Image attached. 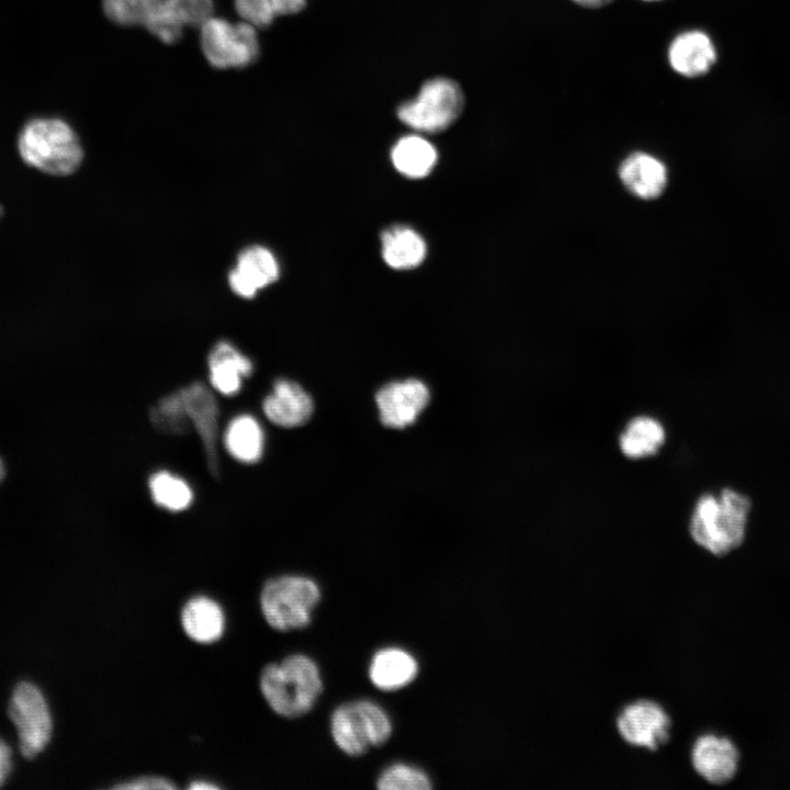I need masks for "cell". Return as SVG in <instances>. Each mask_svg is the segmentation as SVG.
<instances>
[{
	"label": "cell",
	"mask_w": 790,
	"mask_h": 790,
	"mask_svg": "<svg viewBox=\"0 0 790 790\" xmlns=\"http://www.w3.org/2000/svg\"><path fill=\"white\" fill-rule=\"evenodd\" d=\"M751 511V498L736 489L726 487L718 494L706 493L692 508L689 534L709 553L726 555L744 542Z\"/></svg>",
	"instance_id": "cell-1"
},
{
	"label": "cell",
	"mask_w": 790,
	"mask_h": 790,
	"mask_svg": "<svg viewBox=\"0 0 790 790\" xmlns=\"http://www.w3.org/2000/svg\"><path fill=\"white\" fill-rule=\"evenodd\" d=\"M259 686L270 708L290 719L309 712L324 688L318 665L304 654H293L264 666Z\"/></svg>",
	"instance_id": "cell-2"
},
{
	"label": "cell",
	"mask_w": 790,
	"mask_h": 790,
	"mask_svg": "<svg viewBox=\"0 0 790 790\" xmlns=\"http://www.w3.org/2000/svg\"><path fill=\"white\" fill-rule=\"evenodd\" d=\"M19 151L30 166L54 176L75 172L83 159L76 132L59 119H34L19 135Z\"/></svg>",
	"instance_id": "cell-3"
},
{
	"label": "cell",
	"mask_w": 790,
	"mask_h": 790,
	"mask_svg": "<svg viewBox=\"0 0 790 790\" xmlns=\"http://www.w3.org/2000/svg\"><path fill=\"white\" fill-rule=\"evenodd\" d=\"M320 599V588L312 578L282 575L266 582L260 608L271 628L285 632L307 627Z\"/></svg>",
	"instance_id": "cell-4"
},
{
	"label": "cell",
	"mask_w": 790,
	"mask_h": 790,
	"mask_svg": "<svg viewBox=\"0 0 790 790\" xmlns=\"http://www.w3.org/2000/svg\"><path fill=\"white\" fill-rule=\"evenodd\" d=\"M336 745L349 756H361L385 744L393 725L386 711L371 700H354L338 706L330 718Z\"/></svg>",
	"instance_id": "cell-5"
},
{
	"label": "cell",
	"mask_w": 790,
	"mask_h": 790,
	"mask_svg": "<svg viewBox=\"0 0 790 790\" xmlns=\"http://www.w3.org/2000/svg\"><path fill=\"white\" fill-rule=\"evenodd\" d=\"M463 106L460 86L448 78H435L421 87L415 99L398 106L397 116L415 131L438 133L454 123Z\"/></svg>",
	"instance_id": "cell-6"
},
{
	"label": "cell",
	"mask_w": 790,
	"mask_h": 790,
	"mask_svg": "<svg viewBox=\"0 0 790 790\" xmlns=\"http://www.w3.org/2000/svg\"><path fill=\"white\" fill-rule=\"evenodd\" d=\"M200 44L208 64L217 69L244 68L259 55L257 29L212 16L200 27Z\"/></svg>",
	"instance_id": "cell-7"
},
{
	"label": "cell",
	"mask_w": 790,
	"mask_h": 790,
	"mask_svg": "<svg viewBox=\"0 0 790 790\" xmlns=\"http://www.w3.org/2000/svg\"><path fill=\"white\" fill-rule=\"evenodd\" d=\"M9 714L16 727L23 756L31 758L41 753L53 730L50 711L42 691L31 682L19 684L10 700Z\"/></svg>",
	"instance_id": "cell-8"
},
{
	"label": "cell",
	"mask_w": 790,
	"mask_h": 790,
	"mask_svg": "<svg viewBox=\"0 0 790 790\" xmlns=\"http://www.w3.org/2000/svg\"><path fill=\"white\" fill-rule=\"evenodd\" d=\"M616 726L629 745L654 752L669 741L672 718L658 702L639 699L622 708L617 715Z\"/></svg>",
	"instance_id": "cell-9"
},
{
	"label": "cell",
	"mask_w": 790,
	"mask_h": 790,
	"mask_svg": "<svg viewBox=\"0 0 790 790\" xmlns=\"http://www.w3.org/2000/svg\"><path fill=\"white\" fill-rule=\"evenodd\" d=\"M191 427L199 435L212 475L219 474L217 452L219 409L211 390L201 382H193L179 390Z\"/></svg>",
	"instance_id": "cell-10"
},
{
	"label": "cell",
	"mask_w": 790,
	"mask_h": 790,
	"mask_svg": "<svg viewBox=\"0 0 790 790\" xmlns=\"http://www.w3.org/2000/svg\"><path fill=\"white\" fill-rule=\"evenodd\" d=\"M375 399L382 424L403 429L413 425L427 407L430 392L424 382L408 379L384 385Z\"/></svg>",
	"instance_id": "cell-11"
},
{
	"label": "cell",
	"mask_w": 790,
	"mask_h": 790,
	"mask_svg": "<svg viewBox=\"0 0 790 790\" xmlns=\"http://www.w3.org/2000/svg\"><path fill=\"white\" fill-rule=\"evenodd\" d=\"M213 0H160L145 27L161 42L172 44L184 27L200 29L213 16Z\"/></svg>",
	"instance_id": "cell-12"
},
{
	"label": "cell",
	"mask_w": 790,
	"mask_h": 790,
	"mask_svg": "<svg viewBox=\"0 0 790 790\" xmlns=\"http://www.w3.org/2000/svg\"><path fill=\"white\" fill-rule=\"evenodd\" d=\"M690 759L701 778L712 785H723L736 774L738 752L729 738L704 734L695 741Z\"/></svg>",
	"instance_id": "cell-13"
},
{
	"label": "cell",
	"mask_w": 790,
	"mask_h": 790,
	"mask_svg": "<svg viewBox=\"0 0 790 790\" xmlns=\"http://www.w3.org/2000/svg\"><path fill=\"white\" fill-rule=\"evenodd\" d=\"M279 275L280 266L275 256L266 247L250 246L238 255L228 282L237 295L252 298L259 290L275 282Z\"/></svg>",
	"instance_id": "cell-14"
},
{
	"label": "cell",
	"mask_w": 790,
	"mask_h": 790,
	"mask_svg": "<svg viewBox=\"0 0 790 790\" xmlns=\"http://www.w3.org/2000/svg\"><path fill=\"white\" fill-rule=\"evenodd\" d=\"M262 410L272 424L283 428H295L308 421L314 410V403L300 384L279 379L264 397Z\"/></svg>",
	"instance_id": "cell-15"
},
{
	"label": "cell",
	"mask_w": 790,
	"mask_h": 790,
	"mask_svg": "<svg viewBox=\"0 0 790 790\" xmlns=\"http://www.w3.org/2000/svg\"><path fill=\"white\" fill-rule=\"evenodd\" d=\"M212 387L224 396H234L242 387V380L252 374L251 360L228 341H218L207 358Z\"/></svg>",
	"instance_id": "cell-16"
},
{
	"label": "cell",
	"mask_w": 790,
	"mask_h": 790,
	"mask_svg": "<svg viewBox=\"0 0 790 790\" xmlns=\"http://www.w3.org/2000/svg\"><path fill=\"white\" fill-rule=\"evenodd\" d=\"M716 59L711 38L702 31L691 30L677 35L668 48V61L684 77H699L708 72Z\"/></svg>",
	"instance_id": "cell-17"
},
{
	"label": "cell",
	"mask_w": 790,
	"mask_h": 790,
	"mask_svg": "<svg viewBox=\"0 0 790 790\" xmlns=\"http://www.w3.org/2000/svg\"><path fill=\"white\" fill-rule=\"evenodd\" d=\"M419 670L417 659L408 651L391 646L375 652L369 665L372 684L384 691H394L409 685Z\"/></svg>",
	"instance_id": "cell-18"
},
{
	"label": "cell",
	"mask_w": 790,
	"mask_h": 790,
	"mask_svg": "<svg viewBox=\"0 0 790 790\" xmlns=\"http://www.w3.org/2000/svg\"><path fill=\"white\" fill-rule=\"evenodd\" d=\"M619 176L625 188L642 199L657 198L666 187L667 170L657 158L646 153H634L620 166Z\"/></svg>",
	"instance_id": "cell-19"
},
{
	"label": "cell",
	"mask_w": 790,
	"mask_h": 790,
	"mask_svg": "<svg viewBox=\"0 0 790 790\" xmlns=\"http://www.w3.org/2000/svg\"><path fill=\"white\" fill-rule=\"evenodd\" d=\"M181 624L194 642L210 644L219 640L225 630V614L214 599L194 596L181 610Z\"/></svg>",
	"instance_id": "cell-20"
},
{
	"label": "cell",
	"mask_w": 790,
	"mask_h": 790,
	"mask_svg": "<svg viewBox=\"0 0 790 790\" xmlns=\"http://www.w3.org/2000/svg\"><path fill=\"white\" fill-rule=\"evenodd\" d=\"M666 441L663 424L647 415L630 419L619 436V449L630 460H640L658 453Z\"/></svg>",
	"instance_id": "cell-21"
},
{
	"label": "cell",
	"mask_w": 790,
	"mask_h": 790,
	"mask_svg": "<svg viewBox=\"0 0 790 790\" xmlns=\"http://www.w3.org/2000/svg\"><path fill=\"white\" fill-rule=\"evenodd\" d=\"M223 440L228 454L240 463L255 464L262 458L264 433L259 421L249 414L230 419Z\"/></svg>",
	"instance_id": "cell-22"
},
{
	"label": "cell",
	"mask_w": 790,
	"mask_h": 790,
	"mask_svg": "<svg viewBox=\"0 0 790 790\" xmlns=\"http://www.w3.org/2000/svg\"><path fill=\"white\" fill-rule=\"evenodd\" d=\"M382 257L387 266L396 270H408L419 266L427 252L424 238L413 228L396 225L381 235Z\"/></svg>",
	"instance_id": "cell-23"
},
{
	"label": "cell",
	"mask_w": 790,
	"mask_h": 790,
	"mask_svg": "<svg viewBox=\"0 0 790 790\" xmlns=\"http://www.w3.org/2000/svg\"><path fill=\"white\" fill-rule=\"evenodd\" d=\"M395 169L413 179L428 176L438 160L433 145L420 135H407L399 138L391 151Z\"/></svg>",
	"instance_id": "cell-24"
},
{
	"label": "cell",
	"mask_w": 790,
	"mask_h": 790,
	"mask_svg": "<svg viewBox=\"0 0 790 790\" xmlns=\"http://www.w3.org/2000/svg\"><path fill=\"white\" fill-rule=\"evenodd\" d=\"M148 487L153 501L169 511H182L193 501V490L188 482L168 471L154 473Z\"/></svg>",
	"instance_id": "cell-25"
},
{
	"label": "cell",
	"mask_w": 790,
	"mask_h": 790,
	"mask_svg": "<svg viewBox=\"0 0 790 790\" xmlns=\"http://www.w3.org/2000/svg\"><path fill=\"white\" fill-rule=\"evenodd\" d=\"M149 417L154 427L165 433L183 435L192 428L179 390L162 397Z\"/></svg>",
	"instance_id": "cell-26"
},
{
	"label": "cell",
	"mask_w": 790,
	"mask_h": 790,
	"mask_svg": "<svg viewBox=\"0 0 790 790\" xmlns=\"http://www.w3.org/2000/svg\"><path fill=\"white\" fill-rule=\"evenodd\" d=\"M160 0H102L105 16L121 26H146Z\"/></svg>",
	"instance_id": "cell-27"
},
{
	"label": "cell",
	"mask_w": 790,
	"mask_h": 790,
	"mask_svg": "<svg viewBox=\"0 0 790 790\" xmlns=\"http://www.w3.org/2000/svg\"><path fill=\"white\" fill-rule=\"evenodd\" d=\"M376 788L381 790H429L432 788V780L425 770L417 766L394 763L379 775Z\"/></svg>",
	"instance_id": "cell-28"
},
{
	"label": "cell",
	"mask_w": 790,
	"mask_h": 790,
	"mask_svg": "<svg viewBox=\"0 0 790 790\" xmlns=\"http://www.w3.org/2000/svg\"><path fill=\"white\" fill-rule=\"evenodd\" d=\"M234 5L241 21L256 29L269 26L275 18L264 0H234Z\"/></svg>",
	"instance_id": "cell-29"
},
{
	"label": "cell",
	"mask_w": 790,
	"mask_h": 790,
	"mask_svg": "<svg viewBox=\"0 0 790 790\" xmlns=\"http://www.w3.org/2000/svg\"><path fill=\"white\" fill-rule=\"evenodd\" d=\"M116 789H173L174 785L161 777H140L115 786Z\"/></svg>",
	"instance_id": "cell-30"
},
{
	"label": "cell",
	"mask_w": 790,
	"mask_h": 790,
	"mask_svg": "<svg viewBox=\"0 0 790 790\" xmlns=\"http://www.w3.org/2000/svg\"><path fill=\"white\" fill-rule=\"evenodd\" d=\"M264 2L275 18L297 13L305 7V0H264Z\"/></svg>",
	"instance_id": "cell-31"
},
{
	"label": "cell",
	"mask_w": 790,
	"mask_h": 790,
	"mask_svg": "<svg viewBox=\"0 0 790 790\" xmlns=\"http://www.w3.org/2000/svg\"><path fill=\"white\" fill-rule=\"evenodd\" d=\"M12 753L10 746L0 740V786L5 781L11 769Z\"/></svg>",
	"instance_id": "cell-32"
},
{
	"label": "cell",
	"mask_w": 790,
	"mask_h": 790,
	"mask_svg": "<svg viewBox=\"0 0 790 790\" xmlns=\"http://www.w3.org/2000/svg\"><path fill=\"white\" fill-rule=\"evenodd\" d=\"M579 5L588 8H598L609 3L611 0H573Z\"/></svg>",
	"instance_id": "cell-33"
},
{
	"label": "cell",
	"mask_w": 790,
	"mask_h": 790,
	"mask_svg": "<svg viewBox=\"0 0 790 790\" xmlns=\"http://www.w3.org/2000/svg\"><path fill=\"white\" fill-rule=\"evenodd\" d=\"M191 789H215L217 786L206 781H195L190 786Z\"/></svg>",
	"instance_id": "cell-34"
},
{
	"label": "cell",
	"mask_w": 790,
	"mask_h": 790,
	"mask_svg": "<svg viewBox=\"0 0 790 790\" xmlns=\"http://www.w3.org/2000/svg\"><path fill=\"white\" fill-rule=\"evenodd\" d=\"M4 475H5V466L0 458V483L2 482Z\"/></svg>",
	"instance_id": "cell-35"
},
{
	"label": "cell",
	"mask_w": 790,
	"mask_h": 790,
	"mask_svg": "<svg viewBox=\"0 0 790 790\" xmlns=\"http://www.w3.org/2000/svg\"><path fill=\"white\" fill-rule=\"evenodd\" d=\"M645 1H653V0H645Z\"/></svg>",
	"instance_id": "cell-36"
}]
</instances>
